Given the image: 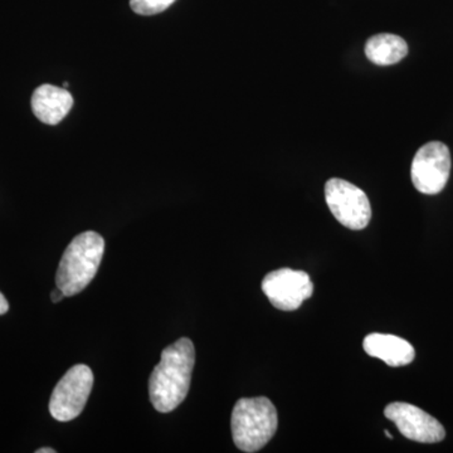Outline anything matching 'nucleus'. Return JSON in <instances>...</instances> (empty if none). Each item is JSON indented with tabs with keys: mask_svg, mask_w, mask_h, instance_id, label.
<instances>
[{
	"mask_svg": "<svg viewBox=\"0 0 453 453\" xmlns=\"http://www.w3.org/2000/svg\"><path fill=\"white\" fill-rule=\"evenodd\" d=\"M195 363L196 349L190 339H179L164 349L162 359L149 380V395L157 412H172L183 403L192 383Z\"/></svg>",
	"mask_w": 453,
	"mask_h": 453,
	"instance_id": "nucleus-1",
	"label": "nucleus"
},
{
	"mask_svg": "<svg viewBox=\"0 0 453 453\" xmlns=\"http://www.w3.org/2000/svg\"><path fill=\"white\" fill-rule=\"evenodd\" d=\"M105 252V241L96 232H83L68 244L57 270V288L65 296L85 290L96 276Z\"/></svg>",
	"mask_w": 453,
	"mask_h": 453,
	"instance_id": "nucleus-2",
	"label": "nucleus"
},
{
	"mask_svg": "<svg viewBox=\"0 0 453 453\" xmlns=\"http://www.w3.org/2000/svg\"><path fill=\"white\" fill-rule=\"evenodd\" d=\"M279 417L266 396L241 398L232 412L231 427L234 445L247 453L257 452L275 436Z\"/></svg>",
	"mask_w": 453,
	"mask_h": 453,
	"instance_id": "nucleus-3",
	"label": "nucleus"
},
{
	"mask_svg": "<svg viewBox=\"0 0 453 453\" xmlns=\"http://www.w3.org/2000/svg\"><path fill=\"white\" fill-rule=\"evenodd\" d=\"M94 386V372L88 365L70 368L58 381L50 401V412L59 422L73 421L82 413Z\"/></svg>",
	"mask_w": 453,
	"mask_h": 453,
	"instance_id": "nucleus-4",
	"label": "nucleus"
},
{
	"mask_svg": "<svg viewBox=\"0 0 453 453\" xmlns=\"http://www.w3.org/2000/svg\"><path fill=\"white\" fill-rule=\"evenodd\" d=\"M325 199L333 216L347 228L360 231L371 222V202L354 184L339 178L330 179L325 186Z\"/></svg>",
	"mask_w": 453,
	"mask_h": 453,
	"instance_id": "nucleus-5",
	"label": "nucleus"
},
{
	"mask_svg": "<svg viewBox=\"0 0 453 453\" xmlns=\"http://www.w3.org/2000/svg\"><path fill=\"white\" fill-rule=\"evenodd\" d=\"M449 149L440 142L423 145L412 162L413 186L423 195L434 196L445 189L451 173Z\"/></svg>",
	"mask_w": 453,
	"mask_h": 453,
	"instance_id": "nucleus-6",
	"label": "nucleus"
},
{
	"mask_svg": "<svg viewBox=\"0 0 453 453\" xmlns=\"http://www.w3.org/2000/svg\"><path fill=\"white\" fill-rule=\"evenodd\" d=\"M262 291L276 309L295 311L312 296L314 283L303 271L280 268L265 277Z\"/></svg>",
	"mask_w": 453,
	"mask_h": 453,
	"instance_id": "nucleus-7",
	"label": "nucleus"
},
{
	"mask_svg": "<svg viewBox=\"0 0 453 453\" xmlns=\"http://www.w3.org/2000/svg\"><path fill=\"white\" fill-rule=\"evenodd\" d=\"M384 416L392 421L405 438L421 443H437L445 440L443 426L421 408L403 402L387 405Z\"/></svg>",
	"mask_w": 453,
	"mask_h": 453,
	"instance_id": "nucleus-8",
	"label": "nucleus"
},
{
	"mask_svg": "<svg viewBox=\"0 0 453 453\" xmlns=\"http://www.w3.org/2000/svg\"><path fill=\"white\" fill-rule=\"evenodd\" d=\"M73 106V97L65 88L42 85L33 92L32 110L38 120L47 125L59 124Z\"/></svg>",
	"mask_w": 453,
	"mask_h": 453,
	"instance_id": "nucleus-9",
	"label": "nucleus"
},
{
	"mask_svg": "<svg viewBox=\"0 0 453 453\" xmlns=\"http://www.w3.org/2000/svg\"><path fill=\"white\" fill-rule=\"evenodd\" d=\"M363 348L368 356L383 360L389 366L408 365L416 357L411 342L390 334H369L363 342Z\"/></svg>",
	"mask_w": 453,
	"mask_h": 453,
	"instance_id": "nucleus-10",
	"label": "nucleus"
},
{
	"mask_svg": "<svg viewBox=\"0 0 453 453\" xmlns=\"http://www.w3.org/2000/svg\"><path fill=\"white\" fill-rule=\"evenodd\" d=\"M408 46L399 35L380 33L372 35L365 44V55L369 61L378 65L398 64L407 56Z\"/></svg>",
	"mask_w": 453,
	"mask_h": 453,
	"instance_id": "nucleus-11",
	"label": "nucleus"
},
{
	"mask_svg": "<svg viewBox=\"0 0 453 453\" xmlns=\"http://www.w3.org/2000/svg\"><path fill=\"white\" fill-rule=\"evenodd\" d=\"M175 0H130L131 8L140 16H154L168 9Z\"/></svg>",
	"mask_w": 453,
	"mask_h": 453,
	"instance_id": "nucleus-12",
	"label": "nucleus"
},
{
	"mask_svg": "<svg viewBox=\"0 0 453 453\" xmlns=\"http://www.w3.org/2000/svg\"><path fill=\"white\" fill-rule=\"evenodd\" d=\"M64 297L65 295L64 294V291L61 290V288H57L56 290L52 291V294H50V299H52L53 303H59V301L64 300Z\"/></svg>",
	"mask_w": 453,
	"mask_h": 453,
	"instance_id": "nucleus-13",
	"label": "nucleus"
},
{
	"mask_svg": "<svg viewBox=\"0 0 453 453\" xmlns=\"http://www.w3.org/2000/svg\"><path fill=\"white\" fill-rule=\"evenodd\" d=\"M9 310V303L7 299H5L4 295L0 292V315L7 314Z\"/></svg>",
	"mask_w": 453,
	"mask_h": 453,
	"instance_id": "nucleus-14",
	"label": "nucleus"
},
{
	"mask_svg": "<svg viewBox=\"0 0 453 453\" xmlns=\"http://www.w3.org/2000/svg\"><path fill=\"white\" fill-rule=\"evenodd\" d=\"M37 453H55V449H37V451H35Z\"/></svg>",
	"mask_w": 453,
	"mask_h": 453,
	"instance_id": "nucleus-15",
	"label": "nucleus"
},
{
	"mask_svg": "<svg viewBox=\"0 0 453 453\" xmlns=\"http://www.w3.org/2000/svg\"><path fill=\"white\" fill-rule=\"evenodd\" d=\"M386 436L389 438V440H392L393 436L389 434L388 431H386Z\"/></svg>",
	"mask_w": 453,
	"mask_h": 453,
	"instance_id": "nucleus-16",
	"label": "nucleus"
},
{
	"mask_svg": "<svg viewBox=\"0 0 453 453\" xmlns=\"http://www.w3.org/2000/svg\"><path fill=\"white\" fill-rule=\"evenodd\" d=\"M68 88V82H65L64 88L67 89Z\"/></svg>",
	"mask_w": 453,
	"mask_h": 453,
	"instance_id": "nucleus-17",
	"label": "nucleus"
}]
</instances>
